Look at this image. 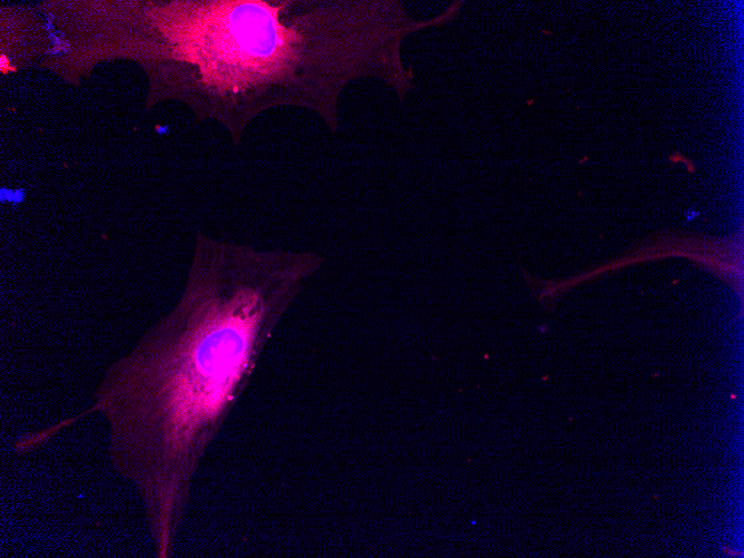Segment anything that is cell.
<instances>
[{"mask_svg": "<svg viewBox=\"0 0 744 558\" xmlns=\"http://www.w3.org/2000/svg\"><path fill=\"white\" fill-rule=\"evenodd\" d=\"M323 258L198 237L183 292L105 370L85 414L136 493L156 558H170L200 464L280 321Z\"/></svg>", "mask_w": 744, "mask_h": 558, "instance_id": "cell-1", "label": "cell"}, {"mask_svg": "<svg viewBox=\"0 0 744 558\" xmlns=\"http://www.w3.org/2000/svg\"><path fill=\"white\" fill-rule=\"evenodd\" d=\"M174 58L203 89L260 106L301 105L335 128L336 99L382 74L386 30L369 1L184 2L169 30Z\"/></svg>", "mask_w": 744, "mask_h": 558, "instance_id": "cell-2", "label": "cell"}]
</instances>
